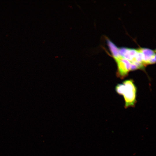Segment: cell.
I'll return each mask as SVG.
<instances>
[{"mask_svg":"<svg viewBox=\"0 0 156 156\" xmlns=\"http://www.w3.org/2000/svg\"><path fill=\"white\" fill-rule=\"evenodd\" d=\"M114 59L117 65V74L120 77L123 78L127 75L130 70L131 62L121 56Z\"/></svg>","mask_w":156,"mask_h":156,"instance_id":"2","label":"cell"},{"mask_svg":"<svg viewBox=\"0 0 156 156\" xmlns=\"http://www.w3.org/2000/svg\"><path fill=\"white\" fill-rule=\"evenodd\" d=\"M123 83L125 88L122 95L125 101V107L133 106L136 102V88L131 80H127L124 81Z\"/></svg>","mask_w":156,"mask_h":156,"instance_id":"1","label":"cell"},{"mask_svg":"<svg viewBox=\"0 0 156 156\" xmlns=\"http://www.w3.org/2000/svg\"><path fill=\"white\" fill-rule=\"evenodd\" d=\"M125 88V86L123 83L118 84L116 87V92L119 94L122 95Z\"/></svg>","mask_w":156,"mask_h":156,"instance_id":"4","label":"cell"},{"mask_svg":"<svg viewBox=\"0 0 156 156\" xmlns=\"http://www.w3.org/2000/svg\"><path fill=\"white\" fill-rule=\"evenodd\" d=\"M107 42L113 57L115 58L120 57V55L119 53L118 48L110 40H108Z\"/></svg>","mask_w":156,"mask_h":156,"instance_id":"3","label":"cell"}]
</instances>
